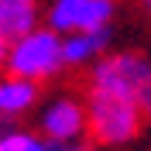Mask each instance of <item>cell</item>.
<instances>
[{
  "label": "cell",
  "instance_id": "obj_1",
  "mask_svg": "<svg viewBox=\"0 0 151 151\" xmlns=\"http://www.w3.org/2000/svg\"><path fill=\"white\" fill-rule=\"evenodd\" d=\"M83 106H86V134H89L93 144H103V148H124V144H131L134 137L141 134L144 110L134 103L131 96L86 86Z\"/></svg>",
  "mask_w": 151,
  "mask_h": 151
},
{
  "label": "cell",
  "instance_id": "obj_2",
  "mask_svg": "<svg viewBox=\"0 0 151 151\" xmlns=\"http://www.w3.org/2000/svg\"><path fill=\"white\" fill-rule=\"evenodd\" d=\"M96 89L131 96L144 113L151 110V58L141 52H103L89 65V83Z\"/></svg>",
  "mask_w": 151,
  "mask_h": 151
},
{
  "label": "cell",
  "instance_id": "obj_3",
  "mask_svg": "<svg viewBox=\"0 0 151 151\" xmlns=\"http://www.w3.org/2000/svg\"><path fill=\"white\" fill-rule=\"evenodd\" d=\"M62 35H55L52 28L38 24L28 35L7 41V58H4V72L21 76L31 83H48L62 72Z\"/></svg>",
  "mask_w": 151,
  "mask_h": 151
},
{
  "label": "cell",
  "instance_id": "obj_4",
  "mask_svg": "<svg viewBox=\"0 0 151 151\" xmlns=\"http://www.w3.org/2000/svg\"><path fill=\"white\" fill-rule=\"evenodd\" d=\"M117 0H52L48 4V24L55 35H86L113 24Z\"/></svg>",
  "mask_w": 151,
  "mask_h": 151
},
{
  "label": "cell",
  "instance_id": "obj_5",
  "mask_svg": "<svg viewBox=\"0 0 151 151\" xmlns=\"http://www.w3.org/2000/svg\"><path fill=\"white\" fill-rule=\"evenodd\" d=\"M41 106V117H38V134L52 144H62V141H76V137H86V106L79 96H69V93H58L52 96L48 103H38Z\"/></svg>",
  "mask_w": 151,
  "mask_h": 151
},
{
  "label": "cell",
  "instance_id": "obj_6",
  "mask_svg": "<svg viewBox=\"0 0 151 151\" xmlns=\"http://www.w3.org/2000/svg\"><path fill=\"white\" fill-rule=\"evenodd\" d=\"M41 103V83L21 79V76H0V117L4 120H21Z\"/></svg>",
  "mask_w": 151,
  "mask_h": 151
},
{
  "label": "cell",
  "instance_id": "obj_7",
  "mask_svg": "<svg viewBox=\"0 0 151 151\" xmlns=\"http://www.w3.org/2000/svg\"><path fill=\"white\" fill-rule=\"evenodd\" d=\"M110 28L86 31V35H62V65L65 69H86L110 48Z\"/></svg>",
  "mask_w": 151,
  "mask_h": 151
},
{
  "label": "cell",
  "instance_id": "obj_8",
  "mask_svg": "<svg viewBox=\"0 0 151 151\" xmlns=\"http://www.w3.org/2000/svg\"><path fill=\"white\" fill-rule=\"evenodd\" d=\"M41 14H45L41 0H0V35L7 41L28 35L41 24Z\"/></svg>",
  "mask_w": 151,
  "mask_h": 151
},
{
  "label": "cell",
  "instance_id": "obj_9",
  "mask_svg": "<svg viewBox=\"0 0 151 151\" xmlns=\"http://www.w3.org/2000/svg\"><path fill=\"white\" fill-rule=\"evenodd\" d=\"M0 151H52V141H45L38 131H24L10 124L0 131Z\"/></svg>",
  "mask_w": 151,
  "mask_h": 151
},
{
  "label": "cell",
  "instance_id": "obj_10",
  "mask_svg": "<svg viewBox=\"0 0 151 151\" xmlns=\"http://www.w3.org/2000/svg\"><path fill=\"white\" fill-rule=\"evenodd\" d=\"M52 151H96V144L89 137H76V141H62V144H52Z\"/></svg>",
  "mask_w": 151,
  "mask_h": 151
},
{
  "label": "cell",
  "instance_id": "obj_11",
  "mask_svg": "<svg viewBox=\"0 0 151 151\" xmlns=\"http://www.w3.org/2000/svg\"><path fill=\"white\" fill-rule=\"evenodd\" d=\"M4 58H7V38L0 35V69H4Z\"/></svg>",
  "mask_w": 151,
  "mask_h": 151
},
{
  "label": "cell",
  "instance_id": "obj_12",
  "mask_svg": "<svg viewBox=\"0 0 151 151\" xmlns=\"http://www.w3.org/2000/svg\"><path fill=\"white\" fill-rule=\"evenodd\" d=\"M137 4H141V10H144V14L151 17V0H137Z\"/></svg>",
  "mask_w": 151,
  "mask_h": 151
},
{
  "label": "cell",
  "instance_id": "obj_13",
  "mask_svg": "<svg viewBox=\"0 0 151 151\" xmlns=\"http://www.w3.org/2000/svg\"><path fill=\"white\" fill-rule=\"evenodd\" d=\"M4 127H10V120H4V117H0V131H4Z\"/></svg>",
  "mask_w": 151,
  "mask_h": 151
},
{
  "label": "cell",
  "instance_id": "obj_14",
  "mask_svg": "<svg viewBox=\"0 0 151 151\" xmlns=\"http://www.w3.org/2000/svg\"><path fill=\"white\" fill-rule=\"evenodd\" d=\"M148 113H151V110H148Z\"/></svg>",
  "mask_w": 151,
  "mask_h": 151
}]
</instances>
